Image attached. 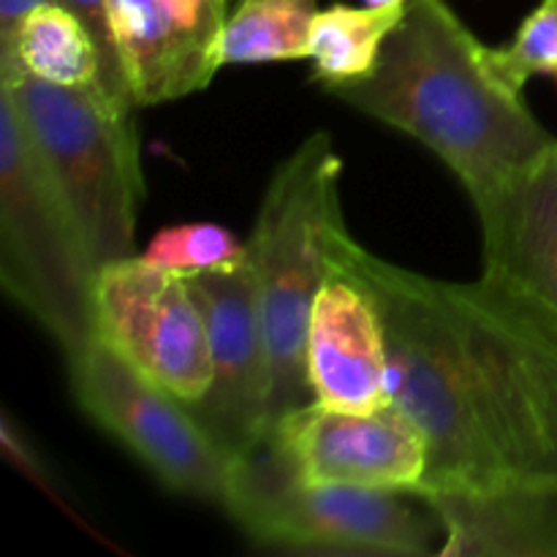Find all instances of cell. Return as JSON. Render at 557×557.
I'll use <instances>...</instances> for the list:
<instances>
[{
  "mask_svg": "<svg viewBox=\"0 0 557 557\" xmlns=\"http://www.w3.org/2000/svg\"><path fill=\"white\" fill-rule=\"evenodd\" d=\"M476 218L482 272L515 283L557 313V145Z\"/></svg>",
  "mask_w": 557,
  "mask_h": 557,
  "instance_id": "4fadbf2b",
  "label": "cell"
},
{
  "mask_svg": "<svg viewBox=\"0 0 557 557\" xmlns=\"http://www.w3.org/2000/svg\"><path fill=\"white\" fill-rule=\"evenodd\" d=\"M326 92L428 147L476 212L557 145L446 0H408L375 69Z\"/></svg>",
  "mask_w": 557,
  "mask_h": 557,
  "instance_id": "7a4b0ae2",
  "label": "cell"
},
{
  "mask_svg": "<svg viewBox=\"0 0 557 557\" xmlns=\"http://www.w3.org/2000/svg\"><path fill=\"white\" fill-rule=\"evenodd\" d=\"M228 0H109L112 33L136 107L205 90L221 69Z\"/></svg>",
  "mask_w": 557,
  "mask_h": 557,
  "instance_id": "8fae6325",
  "label": "cell"
},
{
  "mask_svg": "<svg viewBox=\"0 0 557 557\" xmlns=\"http://www.w3.org/2000/svg\"><path fill=\"white\" fill-rule=\"evenodd\" d=\"M139 259L156 270L190 281V277L239 270L248 264L250 256L248 243L237 239L232 228L221 223L196 221L161 228L147 243Z\"/></svg>",
  "mask_w": 557,
  "mask_h": 557,
  "instance_id": "e0dca14e",
  "label": "cell"
},
{
  "mask_svg": "<svg viewBox=\"0 0 557 557\" xmlns=\"http://www.w3.org/2000/svg\"><path fill=\"white\" fill-rule=\"evenodd\" d=\"M58 0H0V54L9 52L16 41L22 22L41 5H52Z\"/></svg>",
  "mask_w": 557,
  "mask_h": 557,
  "instance_id": "44dd1931",
  "label": "cell"
},
{
  "mask_svg": "<svg viewBox=\"0 0 557 557\" xmlns=\"http://www.w3.org/2000/svg\"><path fill=\"white\" fill-rule=\"evenodd\" d=\"M33 147L74 210L92 261L134 256L136 218L145 199L134 107L101 82L63 87L22 76L0 82Z\"/></svg>",
  "mask_w": 557,
  "mask_h": 557,
  "instance_id": "5b68a950",
  "label": "cell"
},
{
  "mask_svg": "<svg viewBox=\"0 0 557 557\" xmlns=\"http://www.w3.org/2000/svg\"><path fill=\"white\" fill-rule=\"evenodd\" d=\"M58 3L65 5L71 14L79 16V22L87 27L92 41H96L98 54H101V85L107 87L114 98L136 107L128 90V79H125L123 74V63H120L117 44H114L109 0H58Z\"/></svg>",
  "mask_w": 557,
  "mask_h": 557,
  "instance_id": "d6986e66",
  "label": "cell"
},
{
  "mask_svg": "<svg viewBox=\"0 0 557 557\" xmlns=\"http://www.w3.org/2000/svg\"><path fill=\"white\" fill-rule=\"evenodd\" d=\"M96 335L188 406L210 389V335L185 277L139 256L103 264L96 277Z\"/></svg>",
  "mask_w": 557,
  "mask_h": 557,
  "instance_id": "ba28073f",
  "label": "cell"
},
{
  "mask_svg": "<svg viewBox=\"0 0 557 557\" xmlns=\"http://www.w3.org/2000/svg\"><path fill=\"white\" fill-rule=\"evenodd\" d=\"M364 5H408V0H362Z\"/></svg>",
  "mask_w": 557,
  "mask_h": 557,
  "instance_id": "603a6c76",
  "label": "cell"
},
{
  "mask_svg": "<svg viewBox=\"0 0 557 557\" xmlns=\"http://www.w3.org/2000/svg\"><path fill=\"white\" fill-rule=\"evenodd\" d=\"M0 444H3V455L9 457V462L16 468V471L25 473V476L30 479L33 484H38V487H41L49 498L58 500L52 484H49L47 471H44V466H41V457L36 455L33 444L25 438V433L16 428L14 419H11L9 413H3V419H0Z\"/></svg>",
  "mask_w": 557,
  "mask_h": 557,
  "instance_id": "ffe728a7",
  "label": "cell"
},
{
  "mask_svg": "<svg viewBox=\"0 0 557 557\" xmlns=\"http://www.w3.org/2000/svg\"><path fill=\"white\" fill-rule=\"evenodd\" d=\"M267 441L313 484L417 495L428 473V438L397 403L357 413L313 400L283 413Z\"/></svg>",
  "mask_w": 557,
  "mask_h": 557,
  "instance_id": "9c48e42d",
  "label": "cell"
},
{
  "mask_svg": "<svg viewBox=\"0 0 557 557\" xmlns=\"http://www.w3.org/2000/svg\"><path fill=\"white\" fill-rule=\"evenodd\" d=\"M69 379L82 411L169 493L223 506L237 457L207 433L188 403L141 375L98 335L69 357Z\"/></svg>",
  "mask_w": 557,
  "mask_h": 557,
  "instance_id": "52a82bcc",
  "label": "cell"
},
{
  "mask_svg": "<svg viewBox=\"0 0 557 557\" xmlns=\"http://www.w3.org/2000/svg\"><path fill=\"white\" fill-rule=\"evenodd\" d=\"M22 76L82 87L101 82V54L79 16L65 5H41L22 22L16 41L0 54V82Z\"/></svg>",
  "mask_w": 557,
  "mask_h": 557,
  "instance_id": "5bb4252c",
  "label": "cell"
},
{
  "mask_svg": "<svg viewBox=\"0 0 557 557\" xmlns=\"http://www.w3.org/2000/svg\"><path fill=\"white\" fill-rule=\"evenodd\" d=\"M536 504L539 515H542L544 533H547L549 549H553V557H557V484H542V487H536Z\"/></svg>",
  "mask_w": 557,
  "mask_h": 557,
  "instance_id": "7402d4cb",
  "label": "cell"
},
{
  "mask_svg": "<svg viewBox=\"0 0 557 557\" xmlns=\"http://www.w3.org/2000/svg\"><path fill=\"white\" fill-rule=\"evenodd\" d=\"M406 493L313 484L299 479L270 441L234 460L223 509L264 549L294 555H438V515L419 511Z\"/></svg>",
  "mask_w": 557,
  "mask_h": 557,
  "instance_id": "8992f818",
  "label": "cell"
},
{
  "mask_svg": "<svg viewBox=\"0 0 557 557\" xmlns=\"http://www.w3.org/2000/svg\"><path fill=\"white\" fill-rule=\"evenodd\" d=\"M188 288L205 313L212 357L210 389L190 411L228 455H248L272 424V368L253 267L190 277Z\"/></svg>",
  "mask_w": 557,
  "mask_h": 557,
  "instance_id": "30bf717a",
  "label": "cell"
},
{
  "mask_svg": "<svg viewBox=\"0 0 557 557\" xmlns=\"http://www.w3.org/2000/svg\"><path fill=\"white\" fill-rule=\"evenodd\" d=\"M406 16V5H348L335 3L319 9L310 27L313 82L324 90L362 79L379 63L389 33Z\"/></svg>",
  "mask_w": 557,
  "mask_h": 557,
  "instance_id": "9a60e30c",
  "label": "cell"
},
{
  "mask_svg": "<svg viewBox=\"0 0 557 557\" xmlns=\"http://www.w3.org/2000/svg\"><path fill=\"white\" fill-rule=\"evenodd\" d=\"M341 174L343 161L326 131L299 141L267 183L248 239L272 368V424L315 400L308 326L330 275V237L343 221Z\"/></svg>",
  "mask_w": 557,
  "mask_h": 557,
  "instance_id": "3957f363",
  "label": "cell"
},
{
  "mask_svg": "<svg viewBox=\"0 0 557 557\" xmlns=\"http://www.w3.org/2000/svg\"><path fill=\"white\" fill-rule=\"evenodd\" d=\"M308 379L321 406L368 413L392 403L379 310L354 277L337 270H330L310 313Z\"/></svg>",
  "mask_w": 557,
  "mask_h": 557,
  "instance_id": "7c38bea8",
  "label": "cell"
},
{
  "mask_svg": "<svg viewBox=\"0 0 557 557\" xmlns=\"http://www.w3.org/2000/svg\"><path fill=\"white\" fill-rule=\"evenodd\" d=\"M96 277L87 239L63 190L33 147L14 101L0 90V283L63 348L96 337Z\"/></svg>",
  "mask_w": 557,
  "mask_h": 557,
  "instance_id": "277c9868",
  "label": "cell"
},
{
  "mask_svg": "<svg viewBox=\"0 0 557 557\" xmlns=\"http://www.w3.org/2000/svg\"><path fill=\"white\" fill-rule=\"evenodd\" d=\"M490 63L500 79L525 90L536 74H555L557 69V0H542L517 30L509 47H490Z\"/></svg>",
  "mask_w": 557,
  "mask_h": 557,
  "instance_id": "ac0fdd59",
  "label": "cell"
},
{
  "mask_svg": "<svg viewBox=\"0 0 557 557\" xmlns=\"http://www.w3.org/2000/svg\"><path fill=\"white\" fill-rule=\"evenodd\" d=\"M315 14V0H239L223 25L221 69L308 58Z\"/></svg>",
  "mask_w": 557,
  "mask_h": 557,
  "instance_id": "2e32d148",
  "label": "cell"
},
{
  "mask_svg": "<svg viewBox=\"0 0 557 557\" xmlns=\"http://www.w3.org/2000/svg\"><path fill=\"white\" fill-rule=\"evenodd\" d=\"M330 270L373 299L389 354V397L428 438L413 498L557 484V313L515 283L435 281L370 253L346 221Z\"/></svg>",
  "mask_w": 557,
  "mask_h": 557,
  "instance_id": "6da1fadb",
  "label": "cell"
},
{
  "mask_svg": "<svg viewBox=\"0 0 557 557\" xmlns=\"http://www.w3.org/2000/svg\"><path fill=\"white\" fill-rule=\"evenodd\" d=\"M553 76H555V82H557V69H555V74H553Z\"/></svg>",
  "mask_w": 557,
  "mask_h": 557,
  "instance_id": "cb8c5ba5",
  "label": "cell"
}]
</instances>
